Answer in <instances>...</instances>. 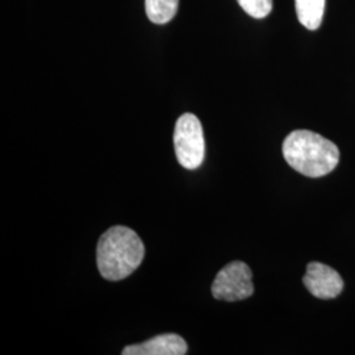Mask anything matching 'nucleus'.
Wrapping results in <instances>:
<instances>
[{
  "instance_id": "6",
  "label": "nucleus",
  "mask_w": 355,
  "mask_h": 355,
  "mask_svg": "<svg viewBox=\"0 0 355 355\" xmlns=\"http://www.w3.org/2000/svg\"><path fill=\"white\" fill-rule=\"evenodd\" d=\"M187 343L175 333L161 334L145 343L124 347L123 355H184Z\"/></svg>"
},
{
  "instance_id": "1",
  "label": "nucleus",
  "mask_w": 355,
  "mask_h": 355,
  "mask_svg": "<svg viewBox=\"0 0 355 355\" xmlns=\"http://www.w3.org/2000/svg\"><path fill=\"white\" fill-rule=\"evenodd\" d=\"M145 257L139 234L128 227L116 225L104 232L98 242L96 262L104 279H125L136 271Z\"/></svg>"
},
{
  "instance_id": "5",
  "label": "nucleus",
  "mask_w": 355,
  "mask_h": 355,
  "mask_svg": "<svg viewBox=\"0 0 355 355\" xmlns=\"http://www.w3.org/2000/svg\"><path fill=\"white\" fill-rule=\"evenodd\" d=\"M306 290L318 299H334L343 290V280L341 275L320 262H311L306 266V272L303 278Z\"/></svg>"
},
{
  "instance_id": "3",
  "label": "nucleus",
  "mask_w": 355,
  "mask_h": 355,
  "mask_svg": "<svg viewBox=\"0 0 355 355\" xmlns=\"http://www.w3.org/2000/svg\"><path fill=\"white\" fill-rule=\"evenodd\" d=\"M178 162L186 170H196L203 164L205 140L200 120L192 114H182L174 130Z\"/></svg>"
},
{
  "instance_id": "9",
  "label": "nucleus",
  "mask_w": 355,
  "mask_h": 355,
  "mask_svg": "<svg viewBox=\"0 0 355 355\" xmlns=\"http://www.w3.org/2000/svg\"><path fill=\"white\" fill-rule=\"evenodd\" d=\"M240 7L254 19H263L272 10V0H237Z\"/></svg>"
},
{
  "instance_id": "2",
  "label": "nucleus",
  "mask_w": 355,
  "mask_h": 355,
  "mask_svg": "<svg viewBox=\"0 0 355 355\" xmlns=\"http://www.w3.org/2000/svg\"><path fill=\"white\" fill-rule=\"evenodd\" d=\"M283 157L297 173L305 177L321 178L338 165L340 150L336 144L321 135L299 129L286 137Z\"/></svg>"
},
{
  "instance_id": "7",
  "label": "nucleus",
  "mask_w": 355,
  "mask_h": 355,
  "mask_svg": "<svg viewBox=\"0 0 355 355\" xmlns=\"http://www.w3.org/2000/svg\"><path fill=\"white\" fill-rule=\"evenodd\" d=\"M295 7L302 26L309 31L320 28L325 11V0H295Z\"/></svg>"
},
{
  "instance_id": "8",
  "label": "nucleus",
  "mask_w": 355,
  "mask_h": 355,
  "mask_svg": "<svg viewBox=\"0 0 355 355\" xmlns=\"http://www.w3.org/2000/svg\"><path fill=\"white\" fill-rule=\"evenodd\" d=\"M179 0H145V11L154 24H167L177 15Z\"/></svg>"
},
{
  "instance_id": "4",
  "label": "nucleus",
  "mask_w": 355,
  "mask_h": 355,
  "mask_svg": "<svg viewBox=\"0 0 355 355\" xmlns=\"http://www.w3.org/2000/svg\"><path fill=\"white\" fill-rule=\"evenodd\" d=\"M253 292L252 270L241 261H234L223 267L212 283V295L217 300H245L250 297Z\"/></svg>"
}]
</instances>
